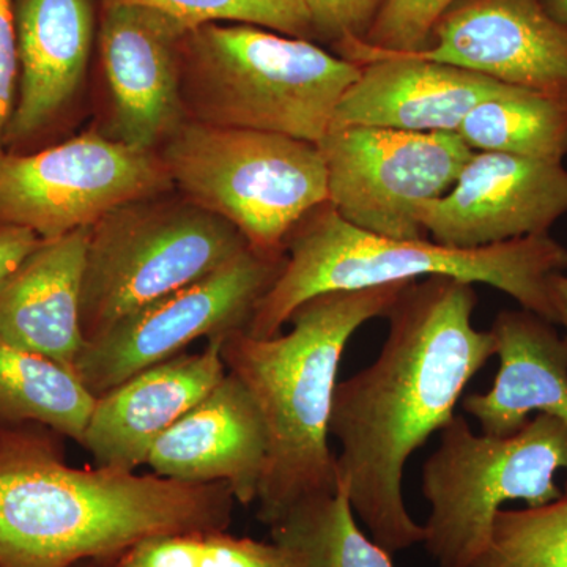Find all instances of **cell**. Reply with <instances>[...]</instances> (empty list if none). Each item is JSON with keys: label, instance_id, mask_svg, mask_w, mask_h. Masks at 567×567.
<instances>
[{"label": "cell", "instance_id": "22", "mask_svg": "<svg viewBox=\"0 0 567 567\" xmlns=\"http://www.w3.org/2000/svg\"><path fill=\"white\" fill-rule=\"evenodd\" d=\"M457 134L475 152L561 163L567 155V96L506 85L473 107Z\"/></svg>", "mask_w": 567, "mask_h": 567}, {"label": "cell", "instance_id": "7", "mask_svg": "<svg viewBox=\"0 0 567 567\" xmlns=\"http://www.w3.org/2000/svg\"><path fill=\"white\" fill-rule=\"evenodd\" d=\"M559 470L567 472L561 421L537 413L516 434L495 436L476 435L464 417L454 416L423 468V495L431 505L423 544L436 567L475 565L506 502L537 507L559 498Z\"/></svg>", "mask_w": 567, "mask_h": 567}, {"label": "cell", "instance_id": "29", "mask_svg": "<svg viewBox=\"0 0 567 567\" xmlns=\"http://www.w3.org/2000/svg\"><path fill=\"white\" fill-rule=\"evenodd\" d=\"M17 0H0V155L7 147V130L17 100Z\"/></svg>", "mask_w": 567, "mask_h": 567}, {"label": "cell", "instance_id": "25", "mask_svg": "<svg viewBox=\"0 0 567 567\" xmlns=\"http://www.w3.org/2000/svg\"><path fill=\"white\" fill-rule=\"evenodd\" d=\"M472 567H567V492L544 506L498 511Z\"/></svg>", "mask_w": 567, "mask_h": 567}, {"label": "cell", "instance_id": "18", "mask_svg": "<svg viewBox=\"0 0 567 567\" xmlns=\"http://www.w3.org/2000/svg\"><path fill=\"white\" fill-rule=\"evenodd\" d=\"M92 40L91 0H17L18 87L7 145L43 132L69 106Z\"/></svg>", "mask_w": 567, "mask_h": 567}, {"label": "cell", "instance_id": "17", "mask_svg": "<svg viewBox=\"0 0 567 567\" xmlns=\"http://www.w3.org/2000/svg\"><path fill=\"white\" fill-rule=\"evenodd\" d=\"M268 439L252 395L237 377H226L159 436L147 465L178 483H224L235 502H257Z\"/></svg>", "mask_w": 567, "mask_h": 567}, {"label": "cell", "instance_id": "20", "mask_svg": "<svg viewBox=\"0 0 567 567\" xmlns=\"http://www.w3.org/2000/svg\"><path fill=\"white\" fill-rule=\"evenodd\" d=\"M491 331L498 374L487 393L466 395L464 412L487 435L516 434L535 412L567 427V344L554 323L527 309L502 311Z\"/></svg>", "mask_w": 567, "mask_h": 567}, {"label": "cell", "instance_id": "3", "mask_svg": "<svg viewBox=\"0 0 567 567\" xmlns=\"http://www.w3.org/2000/svg\"><path fill=\"white\" fill-rule=\"evenodd\" d=\"M406 284L317 295L295 309L287 334L260 339L237 330L223 336L226 371L252 395L267 431L256 502L257 518L267 527L306 499L338 491L328 440L339 364L354 331L385 317Z\"/></svg>", "mask_w": 567, "mask_h": 567}, {"label": "cell", "instance_id": "4", "mask_svg": "<svg viewBox=\"0 0 567 567\" xmlns=\"http://www.w3.org/2000/svg\"><path fill=\"white\" fill-rule=\"evenodd\" d=\"M281 274L254 309L246 333H281L298 306L336 290L369 289L450 276L486 284L522 309L555 323L550 278L567 270V248L550 235H532L481 248H456L424 238H393L347 223L324 203L295 226Z\"/></svg>", "mask_w": 567, "mask_h": 567}, {"label": "cell", "instance_id": "10", "mask_svg": "<svg viewBox=\"0 0 567 567\" xmlns=\"http://www.w3.org/2000/svg\"><path fill=\"white\" fill-rule=\"evenodd\" d=\"M173 188L158 152L82 134L29 155H0V224L54 240L123 204Z\"/></svg>", "mask_w": 567, "mask_h": 567}, {"label": "cell", "instance_id": "8", "mask_svg": "<svg viewBox=\"0 0 567 567\" xmlns=\"http://www.w3.org/2000/svg\"><path fill=\"white\" fill-rule=\"evenodd\" d=\"M167 194L123 204L91 227L81 295L85 341L249 248L221 216Z\"/></svg>", "mask_w": 567, "mask_h": 567}, {"label": "cell", "instance_id": "24", "mask_svg": "<svg viewBox=\"0 0 567 567\" xmlns=\"http://www.w3.org/2000/svg\"><path fill=\"white\" fill-rule=\"evenodd\" d=\"M107 567H290L281 547L252 537L218 532H186L148 537Z\"/></svg>", "mask_w": 567, "mask_h": 567}, {"label": "cell", "instance_id": "12", "mask_svg": "<svg viewBox=\"0 0 567 567\" xmlns=\"http://www.w3.org/2000/svg\"><path fill=\"white\" fill-rule=\"evenodd\" d=\"M566 213L561 163L498 152H473L450 192L416 207L425 235L456 248L547 235Z\"/></svg>", "mask_w": 567, "mask_h": 567}, {"label": "cell", "instance_id": "11", "mask_svg": "<svg viewBox=\"0 0 567 567\" xmlns=\"http://www.w3.org/2000/svg\"><path fill=\"white\" fill-rule=\"evenodd\" d=\"M319 151L328 204L347 223L393 238H424L416 207L450 192L472 148L457 133L375 126L330 128Z\"/></svg>", "mask_w": 567, "mask_h": 567}, {"label": "cell", "instance_id": "16", "mask_svg": "<svg viewBox=\"0 0 567 567\" xmlns=\"http://www.w3.org/2000/svg\"><path fill=\"white\" fill-rule=\"evenodd\" d=\"M221 338L137 372L96 398L81 445L99 466L137 472L159 436L226 377Z\"/></svg>", "mask_w": 567, "mask_h": 567}, {"label": "cell", "instance_id": "15", "mask_svg": "<svg viewBox=\"0 0 567 567\" xmlns=\"http://www.w3.org/2000/svg\"><path fill=\"white\" fill-rule=\"evenodd\" d=\"M339 50L361 71L336 107L330 128L457 133L473 107L509 85L406 52L372 50L358 39L339 41Z\"/></svg>", "mask_w": 567, "mask_h": 567}, {"label": "cell", "instance_id": "21", "mask_svg": "<svg viewBox=\"0 0 567 567\" xmlns=\"http://www.w3.org/2000/svg\"><path fill=\"white\" fill-rule=\"evenodd\" d=\"M95 402L65 365L0 339V423L43 425L81 445Z\"/></svg>", "mask_w": 567, "mask_h": 567}, {"label": "cell", "instance_id": "23", "mask_svg": "<svg viewBox=\"0 0 567 567\" xmlns=\"http://www.w3.org/2000/svg\"><path fill=\"white\" fill-rule=\"evenodd\" d=\"M347 488L306 499L271 525L290 567H394L390 551L358 527Z\"/></svg>", "mask_w": 567, "mask_h": 567}, {"label": "cell", "instance_id": "27", "mask_svg": "<svg viewBox=\"0 0 567 567\" xmlns=\"http://www.w3.org/2000/svg\"><path fill=\"white\" fill-rule=\"evenodd\" d=\"M456 2L457 0H386L363 39L358 40L372 50H424L436 21Z\"/></svg>", "mask_w": 567, "mask_h": 567}, {"label": "cell", "instance_id": "26", "mask_svg": "<svg viewBox=\"0 0 567 567\" xmlns=\"http://www.w3.org/2000/svg\"><path fill=\"white\" fill-rule=\"evenodd\" d=\"M130 3L162 11L188 29L221 21L257 25L284 35L305 39L312 35L311 17L303 0H102Z\"/></svg>", "mask_w": 567, "mask_h": 567}, {"label": "cell", "instance_id": "31", "mask_svg": "<svg viewBox=\"0 0 567 567\" xmlns=\"http://www.w3.org/2000/svg\"><path fill=\"white\" fill-rule=\"evenodd\" d=\"M550 300L551 306H554L555 323L565 327V341L567 344V276L563 274L551 276Z\"/></svg>", "mask_w": 567, "mask_h": 567}, {"label": "cell", "instance_id": "30", "mask_svg": "<svg viewBox=\"0 0 567 567\" xmlns=\"http://www.w3.org/2000/svg\"><path fill=\"white\" fill-rule=\"evenodd\" d=\"M41 241L31 229L0 224V286L39 248Z\"/></svg>", "mask_w": 567, "mask_h": 567}, {"label": "cell", "instance_id": "28", "mask_svg": "<svg viewBox=\"0 0 567 567\" xmlns=\"http://www.w3.org/2000/svg\"><path fill=\"white\" fill-rule=\"evenodd\" d=\"M312 35L339 41L363 39L386 0H303Z\"/></svg>", "mask_w": 567, "mask_h": 567}, {"label": "cell", "instance_id": "13", "mask_svg": "<svg viewBox=\"0 0 567 567\" xmlns=\"http://www.w3.org/2000/svg\"><path fill=\"white\" fill-rule=\"evenodd\" d=\"M188 31L162 11L103 3L100 51L112 104V140L158 152L188 121L182 95Z\"/></svg>", "mask_w": 567, "mask_h": 567}, {"label": "cell", "instance_id": "2", "mask_svg": "<svg viewBox=\"0 0 567 567\" xmlns=\"http://www.w3.org/2000/svg\"><path fill=\"white\" fill-rule=\"evenodd\" d=\"M52 434L0 423V567L110 561L148 537L229 529L227 484L73 468Z\"/></svg>", "mask_w": 567, "mask_h": 567}, {"label": "cell", "instance_id": "5", "mask_svg": "<svg viewBox=\"0 0 567 567\" xmlns=\"http://www.w3.org/2000/svg\"><path fill=\"white\" fill-rule=\"evenodd\" d=\"M361 65L257 25L204 24L183 41L188 121L319 144Z\"/></svg>", "mask_w": 567, "mask_h": 567}, {"label": "cell", "instance_id": "33", "mask_svg": "<svg viewBox=\"0 0 567 567\" xmlns=\"http://www.w3.org/2000/svg\"><path fill=\"white\" fill-rule=\"evenodd\" d=\"M71 567H107L104 565V561H99V559H87V561L78 563V565Z\"/></svg>", "mask_w": 567, "mask_h": 567}, {"label": "cell", "instance_id": "9", "mask_svg": "<svg viewBox=\"0 0 567 567\" xmlns=\"http://www.w3.org/2000/svg\"><path fill=\"white\" fill-rule=\"evenodd\" d=\"M284 264L286 256L246 249L199 281L142 306L87 339L74 374L99 398L137 372L185 353L197 339L246 330Z\"/></svg>", "mask_w": 567, "mask_h": 567}, {"label": "cell", "instance_id": "1", "mask_svg": "<svg viewBox=\"0 0 567 567\" xmlns=\"http://www.w3.org/2000/svg\"><path fill=\"white\" fill-rule=\"evenodd\" d=\"M475 284L431 276L406 284L386 312L377 360L334 391L330 436L341 443L338 480L354 516L391 555L423 544L406 511L410 456L451 423L470 380L496 353L495 336L473 324Z\"/></svg>", "mask_w": 567, "mask_h": 567}, {"label": "cell", "instance_id": "32", "mask_svg": "<svg viewBox=\"0 0 567 567\" xmlns=\"http://www.w3.org/2000/svg\"><path fill=\"white\" fill-rule=\"evenodd\" d=\"M547 13L567 32V0H540Z\"/></svg>", "mask_w": 567, "mask_h": 567}, {"label": "cell", "instance_id": "6", "mask_svg": "<svg viewBox=\"0 0 567 567\" xmlns=\"http://www.w3.org/2000/svg\"><path fill=\"white\" fill-rule=\"evenodd\" d=\"M158 155L185 199L233 224L265 256H286L295 226L328 203L327 167L312 142L186 121Z\"/></svg>", "mask_w": 567, "mask_h": 567}, {"label": "cell", "instance_id": "19", "mask_svg": "<svg viewBox=\"0 0 567 567\" xmlns=\"http://www.w3.org/2000/svg\"><path fill=\"white\" fill-rule=\"evenodd\" d=\"M91 227L41 241L0 286V339L73 372L85 344L81 295Z\"/></svg>", "mask_w": 567, "mask_h": 567}, {"label": "cell", "instance_id": "14", "mask_svg": "<svg viewBox=\"0 0 567 567\" xmlns=\"http://www.w3.org/2000/svg\"><path fill=\"white\" fill-rule=\"evenodd\" d=\"M406 54L567 96V32L540 0H457Z\"/></svg>", "mask_w": 567, "mask_h": 567}]
</instances>
